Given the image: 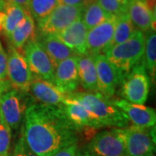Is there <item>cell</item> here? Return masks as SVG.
Wrapping results in <instances>:
<instances>
[{
    "instance_id": "6da1fadb",
    "label": "cell",
    "mask_w": 156,
    "mask_h": 156,
    "mask_svg": "<svg viewBox=\"0 0 156 156\" xmlns=\"http://www.w3.org/2000/svg\"><path fill=\"white\" fill-rule=\"evenodd\" d=\"M23 118V135L37 156H53L77 142L79 130L69 121L62 104L32 103L26 108Z\"/></svg>"
},
{
    "instance_id": "7a4b0ae2",
    "label": "cell",
    "mask_w": 156,
    "mask_h": 156,
    "mask_svg": "<svg viewBox=\"0 0 156 156\" xmlns=\"http://www.w3.org/2000/svg\"><path fill=\"white\" fill-rule=\"evenodd\" d=\"M78 100L91 114L101 128H124L129 124L127 115L113 103L111 99L106 98L98 92H80L70 94Z\"/></svg>"
},
{
    "instance_id": "3957f363",
    "label": "cell",
    "mask_w": 156,
    "mask_h": 156,
    "mask_svg": "<svg viewBox=\"0 0 156 156\" xmlns=\"http://www.w3.org/2000/svg\"><path fill=\"white\" fill-rule=\"evenodd\" d=\"M144 33L135 29L127 41L113 46L103 55L124 78L135 65L141 62L144 55Z\"/></svg>"
},
{
    "instance_id": "277c9868",
    "label": "cell",
    "mask_w": 156,
    "mask_h": 156,
    "mask_svg": "<svg viewBox=\"0 0 156 156\" xmlns=\"http://www.w3.org/2000/svg\"><path fill=\"white\" fill-rule=\"evenodd\" d=\"M85 151L89 156L127 155L124 128H113L97 133Z\"/></svg>"
},
{
    "instance_id": "5b68a950",
    "label": "cell",
    "mask_w": 156,
    "mask_h": 156,
    "mask_svg": "<svg viewBox=\"0 0 156 156\" xmlns=\"http://www.w3.org/2000/svg\"><path fill=\"white\" fill-rule=\"evenodd\" d=\"M150 77L143 62L135 65L124 76L121 83V95L134 104H144L150 91Z\"/></svg>"
},
{
    "instance_id": "8992f818",
    "label": "cell",
    "mask_w": 156,
    "mask_h": 156,
    "mask_svg": "<svg viewBox=\"0 0 156 156\" xmlns=\"http://www.w3.org/2000/svg\"><path fill=\"white\" fill-rule=\"evenodd\" d=\"M28 93L14 88L0 95V119L11 128L17 129L22 122L28 105Z\"/></svg>"
},
{
    "instance_id": "52a82bcc",
    "label": "cell",
    "mask_w": 156,
    "mask_h": 156,
    "mask_svg": "<svg viewBox=\"0 0 156 156\" xmlns=\"http://www.w3.org/2000/svg\"><path fill=\"white\" fill-rule=\"evenodd\" d=\"M127 156H154L155 151V126L124 128Z\"/></svg>"
},
{
    "instance_id": "ba28073f",
    "label": "cell",
    "mask_w": 156,
    "mask_h": 156,
    "mask_svg": "<svg viewBox=\"0 0 156 156\" xmlns=\"http://www.w3.org/2000/svg\"><path fill=\"white\" fill-rule=\"evenodd\" d=\"M84 6L59 5L38 23L39 36L56 35L82 17Z\"/></svg>"
},
{
    "instance_id": "9c48e42d",
    "label": "cell",
    "mask_w": 156,
    "mask_h": 156,
    "mask_svg": "<svg viewBox=\"0 0 156 156\" xmlns=\"http://www.w3.org/2000/svg\"><path fill=\"white\" fill-rule=\"evenodd\" d=\"M24 58L34 76L54 83V65L37 37L24 45Z\"/></svg>"
},
{
    "instance_id": "30bf717a",
    "label": "cell",
    "mask_w": 156,
    "mask_h": 156,
    "mask_svg": "<svg viewBox=\"0 0 156 156\" xmlns=\"http://www.w3.org/2000/svg\"><path fill=\"white\" fill-rule=\"evenodd\" d=\"M7 77L14 89L25 93L29 92L33 79L24 56L11 45L7 55Z\"/></svg>"
},
{
    "instance_id": "8fae6325",
    "label": "cell",
    "mask_w": 156,
    "mask_h": 156,
    "mask_svg": "<svg viewBox=\"0 0 156 156\" xmlns=\"http://www.w3.org/2000/svg\"><path fill=\"white\" fill-rule=\"evenodd\" d=\"M95 62L97 76V92L111 99L118 86L122 82V76L103 54L92 56Z\"/></svg>"
},
{
    "instance_id": "7c38bea8",
    "label": "cell",
    "mask_w": 156,
    "mask_h": 156,
    "mask_svg": "<svg viewBox=\"0 0 156 156\" xmlns=\"http://www.w3.org/2000/svg\"><path fill=\"white\" fill-rule=\"evenodd\" d=\"M117 17L111 15L104 22L88 30L86 37L88 54L95 56L104 54L108 50L114 36Z\"/></svg>"
},
{
    "instance_id": "4fadbf2b",
    "label": "cell",
    "mask_w": 156,
    "mask_h": 156,
    "mask_svg": "<svg viewBox=\"0 0 156 156\" xmlns=\"http://www.w3.org/2000/svg\"><path fill=\"white\" fill-rule=\"evenodd\" d=\"M77 58L78 55L68 57L54 68V84L65 95L72 94L80 83Z\"/></svg>"
},
{
    "instance_id": "5bb4252c",
    "label": "cell",
    "mask_w": 156,
    "mask_h": 156,
    "mask_svg": "<svg viewBox=\"0 0 156 156\" xmlns=\"http://www.w3.org/2000/svg\"><path fill=\"white\" fill-rule=\"evenodd\" d=\"M29 92L40 104L49 106L61 105L67 96L54 83L34 75Z\"/></svg>"
},
{
    "instance_id": "9a60e30c",
    "label": "cell",
    "mask_w": 156,
    "mask_h": 156,
    "mask_svg": "<svg viewBox=\"0 0 156 156\" xmlns=\"http://www.w3.org/2000/svg\"><path fill=\"white\" fill-rule=\"evenodd\" d=\"M115 106L127 115L134 126L151 128L155 126L156 113L154 108L144 104H134L124 99L112 101Z\"/></svg>"
},
{
    "instance_id": "2e32d148",
    "label": "cell",
    "mask_w": 156,
    "mask_h": 156,
    "mask_svg": "<svg viewBox=\"0 0 156 156\" xmlns=\"http://www.w3.org/2000/svg\"><path fill=\"white\" fill-rule=\"evenodd\" d=\"M62 107L69 121L78 130L83 128L96 129L101 128L99 123L95 121L86 108L70 94L67 95Z\"/></svg>"
},
{
    "instance_id": "e0dca14e",
    "label": "cell",
    "mask_w": 156,
    "mask_h": 156,
    "mask_svg": "<svg viewBox=\"0 0 156 156\" xmlns=\"http://www.w3.org/2000/svg\"><path fill=\"white\" fill-rule=\"evenodd\" d=\"M87 32L88 29L86 28L80 17L67 28L56 34V36L68 48H69L76 55L79 56L88 54L86 46Z\"/></svg>"
},
{
    "instance_id": "ac0fdd59",
    "label": "cell",
    "mask_w": 156,
    "mask_h": 156,
    "mask_svg": "<svg viewBox=\"0 0 156 156\" xmlns=\"http://www.w3.org/2000/svg\"><path fill=\"white\" fill-rule=\"evenodd\" d=\"M128 14L134 26L141 32L155 30V12L151 11L145 0H129Z\"/></svg>"
},
{
    "instance_id": "d6986e66",
    "label": "cell",
    "mask_w": 156,
    "mask_h": 156,
    "mask_svg": "<svg viewBox=\"0 0 156 156\" xmlns=\"http://www.w3.org/2000/svg\"><path fill=\"white\" fill-rule=\"evenodd\" d=\"M37 41L49 56L54 68L57 63L76 54L64 44L56 35L39 36Z\"/></svg>"
},
{
    "instance_id": "ffe728a7",
    "label": "cell",
    "mask_w": 156,
    "mask_h": 156,
    "mask_svg": "<svg viewBox=\"0 0 156 156\" xmlns=\"http://www.w3.org/2000/svg\"><path fill=\"white\" fill-rule=\"evenodd\" d=\"M77 69L82 86L89 92H97V76L93 56L89 54L79 55Z\"/></svg>"
},
{
    "instance_id": "44dd1931",
    "label": "cell",
    "mask_w": 156,
    "mask_h": 156,
    "mask_svg": "<svg viewBox=\"0 0 156 156\" xmlns=\"http://www.w3.org/2000/svg\"><path fill=\"white\" fill-rule=\"evenodd\" d=\"M34 37H36L35 23L33 17L28 12L22 21L17 24L8 39L11 46L19 50L24 47L28 41Z\"/></svg>"
},
{
    "instance_id": "7402d4cb",
    "label": "cell",
    "mask_w": 156,
    "mask_h": 156,
    "mask_svg": "<svg viewBox=\"0 0 156 156\" xmlns=\"http://www.w3.org/2000/svg\"><path fill=\"white\" fill-rule=\"evenodd\" d=\"M110 16L101 7L96 0H91L83 7L81 19L89 30L104 22Z\"/></svg>"
},
{
    "instance_id": "603a6c76",
    "label": "cell",
    "mask_w": 156,
    "mask_h": 156,
    "mask_svg": "<svg viewBox=\"0 0 156 156\" xmlns=\"http://www.w3.org/2000/svg\"><path fill=\"white\" fill-rule=\"evenodd\" d=\"M4 11L5 13V19L3 31L6 37L9 38L12 31L17 27V24L23 19V17H25L28 11L8 0H5Z\"/></svg>"
},
{
    "instance_id": "cb8c5ba5",
    "label": "cell",
    "mask_w": 156,
    "mask_h": 156,
    "mask_svg": "<svg viewBox=\"0 0 156 156\" xmlns=\"http://www.w3.org/2000/svg\"><path fill=\"white\" fill-rule=\"evenodd\" d=\"M144 40V66L146 69L154 79L156 70V34L155 30H150L145 32Z\"/></svg>"
},
{
    "instance_id": "d4e9b609",
    "label": "cell",
    "mask_w": 156,
    "mask_h": 156,
    "mask_svg": "<svg viewBox=\"0 0 156 156\" xmlns=\"http://www.w3.org/2000/svg\"><path fill=\"white\" fill-rule=\"evenodd\" d=\"M134 30H135V29H134V24L131 21L128 13H125L122 16H119L117 17L114 36H113V38H112L108 49H110L115 45L122 44L123 42L127 41L133 35Z\"/></svg>"
},
{
    "instance_id": "484cf974",
    "label": "cell",
    "mask_w": 156,
    "mask_h": 156,
    "mask_svg": "<svg viewBox=\"0 0 156 156\" xmlns=\"http://www.w3.org/2000/svg\"><path fill=\"white\" fill-rule=\"evenodd\" d=\"M58 5V0H30L29 12L38 23L44 20Z\"/></svg>"
},
{
    "instance_id": "4316f807",
    "label": "cell",
    "mask_w": 156,
    "mask_h": 156,
    "mask_svg": "<svg viewBox=\"0 0 156 156\" xmlns=\"http://www.w3.org/2000/svg\"><path fill=\"white\" fill-rule=\"evenodd\" d=\"M100 6L109 15L122 16L128 13L129 0H96Z\"/></svg>"
},
{
    "instance_id": "83f0119b",
    "label": "cell",
    "mask_w": 156,
    "mask_h": 156,
    "mask_svg": "<svg viewBox=\"0 0 156 156\" xmlns=\"http://www.w3.org/2000/svg\"><path fill=\"white\" fill-rule=\"evenodd\" d=\"M11 140V129L0 119V156L8 155Z\"/></svg>"
},
{
    "instance_id": "f1b7e54d",
    "label": "cell",
    "mask_w": 156,
    "mask_h": 156,
    "mask_svg": "<svg viewBox=\"0 0 156 156\" xmlns=\"http://www.w3.org/2000/svg\"><path fill=\"white\" fill-rule=\"evenodd\" d=\"M13 156H37L34 154L32 151L30 149V147L27 145L23 135L19 137L17 142L15 145L14 152H13Z\"/></svg>"
},
{
    "instance_id": "f546056e",
    "label": "cell",
    "mask_w": 156,
    "mask_h": 156,
    "mask_svg": "<svg viewBox=\"0 0 156 156\" xmlns=\"http://www.w3.org/2000/svg\"><path fill=\"white\" fill-rule=\"evenodd\" d=\"M7 77V54L0 45V81H5Z\"/></svg>"
},
{
    "instance_id": "4dcf8cb0",
    "label": "cell",
    "mask_w": 156,
    "mask_h": 156,
    "mask_svg": "<svg viewBox=\"0 0 156 156\" xmlns=\"http://www.w3.org/2000/svg\"><path fill=\"white\" fill-rule=\"evenodd\" d=\"M76 154H77V147L76 144H74V145L68 146L56 152L53 156H76Z\"/></svg>"
},
{
    "instance_id": "1f68e13d",
    "label": "cell",
    "mask_w": 156,
    "mask_h": 156,
    "mask_svg": "<svg viewBox=\"0 0 156 156\" xmlns=\"http://www.w3.org/2000/svg\"><path fill=\"white\" fill-rule=\"evenodd\" d=\"M91 0H58V5L70 6H85Z\"/></svg>"
},
{
    "instance_id": "d6a6232c",
    "label": "cell",
    "mask_w": 156,
    "mask_h": 156,
    "mask_svg": "<svg viewBox=\"0 0 156 156\" xmlns=\"http://www.w3.org/2000/svg\"><path fill=\"white\" fill-rule=\"evenodd\" d=\"M11 3H14L20 7H22L23 9H24L25 11L29 12V5H30V0H8Z\"/></svg>"
},
{
    "instance_id": "836d02e7",
    "label": "cell",
    "mask_w": 156,
    "mask_h": 156,
    "mask_svg": "<svg viewBox=\"0 0 156 156\" xmlns=\"http://www.w3.org/2000/svg\"><path fill=\"white\" fill-rule=\"evenodd\" d=\"M5 19V11H0V33L4 30Z\"/></svg>"
},
{
    "instance_id": "e575fe53",
    "label": "cell",
    "mask_w": 156,
    "mask_h": 156,
    "mask_svg": "<svg viewBox=\"0 0 156 156\" xmlns=\"http://www.w3.org/2000/svg\"><path fill=\"white\" fill-rule=\"evenodd\" d=\"M76 156H89V154H87V152H86V151L83 150V151H80V152H77Z\"/></svg>"
},
{
    "instance_id": "d590c367",
    "label": "cell",
    "mask_w": 156,
    "mask_h": 156,
    "mask_svg": "<svg viewBox=\"0 0 156 156\" xmlns=\"http://www.w3.org/2000/svg\"><path fill=\"white\" fill-rule=\"evenodd\" d=\"M5 3V0H0V11H4Z\"/></svg>"
},
{
    "instance_id": "8d00e7d4",
    "label": "cell",
    "mask_w": 156,
    "mask_h": 156,
    "mask_svg": "<svg viewBox=\"0 0 156 156\" xmlns=\"http://www.w3.org/2000/svg\"><path fill=\"white\" fill-rule=\"evenodd\" d=\"M5 156H9V155H5Z\"/></svg>"
},
{
    "instance_id": "74e56055",
    "label": "cell",
    "mask_w": 156,
    "mask_h": 156,
    "mask_svg": "<svg viewBox=\"0 0 156 156\" xmlns=\"http://www.w3.org/2000/svg\"><path fill=\"white\" fill-rule=\"evenodd\" d=\"M0 45H1V43H0Z\"/></svg>"
},
{
    "instance_id": "f35d334b",
    "label": "cell",
    "mask_w": 156,
    "mask_h": 156,
    "mask_svg": "<svg viewBox=\"0 0 156 156\" xmlns=\"http://www.w3.org/2000/svg\"><path fill=\"white\" fill-rule=\"evenodd\" d=\"M125 156H127V155H125Z\"/></svg>"
}]
</instances>
